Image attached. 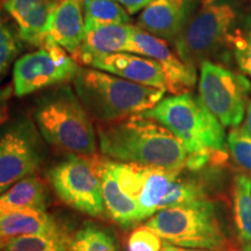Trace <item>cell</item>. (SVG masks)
Masks as SVG:
<instances>
[{
  "label": "cell",
  "mask_w": 251,
  "mask_h": 251,
  "mask_svg": "<svg viewBox=\"0 0 251 251\" xmlns=\"http://www.w3.org/2000/svg\"><path fill=\"white\" fill-rule=\"evenodd\" d=\"M80 70L79 64L69 52L46 40L36 51L21 56L14 63L13 90L17 97L62 85L74 80Z\"/></svg>",
  "instance_id": "obj_10"
},
{
  "label": "cell",
  "mask_w": 251,
  "mask_h": 251,
  "mask_svg": "<svg viewBox=\"0 0 251 251\" xmlns=\"http://www.w3.org/2000/svg\"><path fill=\"white\" fill-rule=\"evenodd\" d=\"M0 247H1V243H0Z\"/></svg>",
  "instance_id": "obj_39"
},
{
  "label": "cell",
  "mask_w": 251,
  "mask_h": 251,
  "mask_svg": "<svg viewBox=\"0 0 251 251\" xmlns=\"http://www.w3.org/2000/svg\"><path fill=\"white\" fill-rule=\"evenodd\" d=\"M63 226L46 211L0 213V243L19 236L41 235L62 230Z\"/></svg>",
  "instance_id": "obj_18"
},
{
  "label": "cell",
  "mask_w": 251,
  "mask_h": 251,
  "mask_svg": "<svg viewBox=\"0 0 251 251\" xmlns=\"http://www.w3.org/2000/svg\"><path fill=\"white\" fill-rule=\"evenodd\" d=\"M146 226L166 244L201 250H219L225 244L215 206L208 199L161 209Z\"/></svg>",
  "instance_id": "obj_5"
},
{
  "label": "cell",
  "mask_w": 251,
  "mask_h": 251,
  "mask_svg": "<svg viewBox=\"0 0 251 251\" xmlns=\"http://www.w3.org/2000/svg\"><path fill=\"white\" fill-rule=\"evenodd\" d=\"M90 67L102 70L124 79L150 87L168 91L169 85L163 68L155 59L130 54L114 52L93 58Z\"/></svg>",
  "instance_id": "obj_12"
},
{
  "label": "cell",
  "mask_w": 251,
  "mask_h": 251,
  "mask_svg": "<svg viewBox=\"0 0 251 251\" xmlns=\"http://www.w3.org/2000/svg\"><path fill=\"white\" fill-rule=\"evenodd\" d=\"M250 41H251V31H250Z\"/></svg>",
  "instance_id": "obj_38"
},
{
  "label": "cell",
  "mask_w": 251,
  "mask_h": 251,
  "mask_svg": "<svg viewBox=\"0 0 251 251\" xmlns=\"http://www.w3.org/2000/svg\"><path fill=\"white\" fill-rule=\"evenodd\" d=\"M141 114L159 122L183 143L188 155L186 168L190 170H200L207 164H221L227 158L224 126L199 96L191 92L175 94Z\"/></svg>",
  "instance_id": "obj_2"
},
{
  "label": "cell",
  "mask_w": 251,
  "mask_h": 251,
  "mask_svg": "<svg viewBox=\"0 0 251 251\" xmlns=\"http://www.w3.org/2000/svg\"><path fill=\"white\" fill-rule=\"evenodd\" d=\"M235 20L236 13L230 5H206L187 21L175 40L178 57L194 68L209 61L227 42Z\"/></svg>",
  "instance_id": "obj_8"
},
{
  "label": "cell",
  "mask_w": 251,
  "mask_h": 251,
  "mask_svg": "<svg viewBox=\"0 0 251 251\" xmlns=\"http://www.w3.org/2000/svg\"><path fill=\"white\" fill-rule=\"evenodd\" d=\"M242 129L251 136V100L248 101L246 111V121H244V126Z\"/></svg>",
  "instance_id": "obj_32"
},
{
  "label": "cell",
  "mask_w": 251,
  "mask_h": 251,
  "mask_svg": "<svg viewBox=\"0 0 251 251\" xmlns=\"http://www.w3.org/2000/svg\"><path fill=\"white\" fill-rule=\"evenodd\" d=\"M47 177L65 205L92 218L106 214L97 156H69L51 166Z\"/></svg>",
  "instance_id": "obj_6"
},
{
  "label": "cell",
  "mask_w": 251,
  "mask_h": 251,
  "mask_svg": "<svg viewBox=\"0 0 251 251\" xmlns=\"http://www.w3.org/2000/svg\"><path fill=\"white\" fill-rule=\"evenodd\" d=\"M250 81L212 61L200 64L199 97L225 127H237L246 117Z\"/></svg>",
  "instance_id": "obj_9"
},
{
  "label": "cell",
  "mask_w": 251,
  "mask_h": 251,
  "mask_svg": "<svg viewBox=\"0 0 251 251\" xmlns=\"http://www.w3.org/2000/svg\"><path fill=\"white\" fill-rule=\"evenodd\" d=\"M74 87L91 118L98 122L120 120L149 111L165 93L94 68H80Z\"/></svg>",
  "instance_id": "obj_4"
},
{
  "label": "cell",
  "mask_w": 251,
  "mask_h": 251,
  "mask_svg": "<svg viewBox=\"0 0 251 251\" xmlns=\"http://www.w3.org/2000/svg\"><path fill=\"white\" fill-rule=\"evenodd\" d=\"M34 119L50 146L71 155H96L98 136L92 118L68 84L41 94L35 101Z\"/></svg>",
  "instance_id": "obj_3"
},
{
  "label": "cell",
  "mask_w": 251,
  "mask_h": 251,
  "mask_svg": "<svg viewBox=\"0 0 251 251\" xmlns=\"http://www.w3.org/2000/svg\"><path fill=\"white\" fill-rule=\"evenodd\" d=\"M234 213L238 236L244 243H251V180L244 175L234 181Z\"/></svg>",
  "instance_id": "obj_24"
},
{
  "label": "cell",
  "mask_w": 251,
  "mask_h": 251,
  "mask_svg": "<svg viewBox=\"0 0 251 251\" xmlns=\"http://www.w3.org/2000/svg\"><path fill=\"white\" fill-rule=\"evenodd\" d=\"M162 238L148 226L137 227L128 238V251H161Z\"/></svg>",
  "instance_id": "obj_28"
},
{
  "label": "cell",
  "mask_w": 251,
  "mask_h": 251,
  "mask_svg": "<svg viewBox=\"0 0 251 251\" xmlns=\"http://www.w3.org/2000/svg\"><path fill=\"white\" fill-rule=\"evenodd\" d=\"M47 201L48 194L43 180L29 176L0 194V213L46 211Z\"/></svg>",
  "instance_id": "obj_20"
},
{
  "label": "cell",
  "mask_w": 251,
  "mask_h": 251,
  "mask_svg": "<svg viewBox=\"0 0 251 251\" xmlns=\"http://www.w3.org/2000/svg\"><path fill=\"white\" fill-rule=\"evenodd\" d=\"M100 152L112 161L134 163L181 172L187 151L168 128L152 119L135 114L111 122H98Z\"/></svg>",
  "instance_id": "obj_1"
},
{
  "label": "cell",
  "mask_w": 251,
  "mask_h": 251,
  "mask_svg": "<svg viewBox=\"0 0 251 251\" xmlns=\"http://www.w3.org/2000/svg\"><path fill=\"white\" fill-rule=\"evenodd\" d=\"M207 197L201 185L190 179H183L178 176L172 183L170 190L163 200L161 209L169 207L183 206L206 200Z\"/></svg>",
  "instance_id": "obj_26"
},
{
  "label": "cell",
  "mask_w": 251,
  "mask_h": 251,
  "mask_svg": "<svg viewBox=\"0 0 251 251\" xmlns=\"http://www.w3.org/2000/svg\"><path fill=\"white\" fill-rule=\"evenodd\" d=\"M69 251H120V248L111 231L86 222L70 238Z\"/></svg>",
  "instance_id": "obj_21"
},
{
  "label": "cell",
  "mask_w": 251,
  "mask_h": 251,
  "mask_svg": "<svg viewBox=\"0 0 251 251\" xmlns=\"http://www.w3.org/2000/svg\"><path fill=\"white\" fill-rule=\"evenodd\" d=\"M70 238L64 229L49 234L19 236L6 241L0 251H69Z\"/></svg>",
  "instance_id": "obj_22"
},
{
  "label": "cell",
  "mask_w": 251,
  "mask_h": 251,
  "mask_svg": "<svg viewBox=\"0 0 251 251\" xmlns=\"http://www.w3.org/2000/svg\"><path fill=\"white\" fill-rule=\"evenodd\" d=\"M236 50H235V56L238 67L241 70L251 76V41L246 42L243 40L236 41Z\"/></svg>",
  "instance_id": "obj_29"
},
{
  "label": "cell",
  "mask_w": 251,
  "mask_h": 251,
  "mask_svg": "<svg viewBox=\"0 0 251 251\" xmlns=\"http://www.w3.org/2000/svg\"><path fill=\"white\" fill-rule=\"evenodd\" d=\"M161 251H216V250H201V249H188V248L172 246V244H166Z\"/></svg>",
  "instance_id": "obj_33"
},
{
  "label": "cell",
  "mask_w": 251,
  "mask_h": 251,
  "mask_svg": "<svg viewBox=\"0 0 251 251\" xmlns=\"http://www.w3.org/2000/svg\"><path fill=\"white\" fill-rule=\"evenodd\" d=\"M227 148L234 161L247 171L251 172V136L243 129L229 131L227 136Z\"/></svg>",
  "instance_id": "obj_27"
},
{
  "label": "cell",
  "mask_w": 251,
  "mask_h": 251,
  "mask_svg": "<svg viewBox=\"0 0 251 251\" xmlns=\"http://www.w3.org/2000/svg\"><path fill=\"white\" fill-rule=\"evenodd\" d=\"M213 1H214V0H203V2H205V5H211Z\"/></svg>",
  "instance_id": "obj_35"
},
{
  "label": "cell",
  "mask_w": 251,
  "mask_h": 251,
  "mask_svg": "<svg viewBox=\"0 0 251 251\" xmlns=\"http://www.w3.org/2000/svg\"><path fill=\"white\" fill-rule=\"evenodd\" d=\"M42 135L28 115H19L0 128V194L33 176L45 159Z\"/></svg>",
  "instance_id": "obj_7"
},
{
  "label": "cell",
  "mask_w": 251,
  "mask_h": 251,
  "mask_svg": "<svg viewBox=\"0 0 251 251\" xmlns=\"http://www.w3.org/2000/svg\"><path fill=\"white\" fill-rule=\"evenodd\" d=\"M54 1H55V2H58V1H59V0H54Z\"/></svg>",
  "instance_id": "obj_37"
},
{
  "label": "cell",
  "mask_w": 251,
  "mask_h": 251,
  "mask_svg": "<svg viewBox=\"0 0 251 251\" xmlns=\"http://www.w3.org/2000/svg\"><path fill=\"white\" fill-rule=\"evenodd\" d=\"M134 26L131 25H103L90 28L85 31L83 43L72 57L78 64L90 65L93 58L99 56L127 52Z\"/></svg>",
  "instance_id": "obj_16"
},
{
  "label": "cell",
  "mask_w": 251,
  "mask_h": 251,
  "mask_svg": "<svg viewBox=\"0 0 251 251\" xmlns=\"http://www.w3.org/2000/svg\"><path fill=\"white\" fill-rule=\"evenodd\" d=\"M127 52L142 55L158 62L168 80L169 92L174 94L190 93L196 86V68L184 63L178 55L172 52L164 40L151 35L148 31L134 26Z\"/></svg>",
  "instance_id": "obj_11"
},
{
  "label": "cell",
  "mask_w": 251,
  "mask_h": 251,
  "mask_svg": "<svg viewBox=\"0 0 251 251\" xmlns=\"http://www.w3.org/2000/svg\"><path fill=\"white\" fill-rule=\"evenodd\" d=\"M187 0H152L137 19V27L162 40L174 41L188 21Z\"/></svg>",
  "instance_id": "obj_14"
},
{
  "label": "cell",
  "mask_w": 251,
  "mask_h": 251,
  "mask_svg": "<svg viewBox=\"0 0 251 251\" xmlns=\"http://www.w3.org/2000/svg\"><path fill=\"white\" fill-rule=\"evenodd\" d=\"M57 2L54 0H5L4 8L18 27L23 42L31 46L45 45L52 11Z\"/></svg>",
  "instance_id": "obj_13"
},
{
  "label": "cell",
  "mask_w": 251,
  "mask_h": 251,
  "mask_svg": "<svg viewBox=\"0 0 251 251\" xmlns=\"http://www.w3.org/2000/svg\"><path fill=\"white\" fill-rule=\"evenodd\" d=\"M242 251H251V243H244Z\"/></svg>",
  "instance_id": "obj_34"
},
{
  "label": "cell",
  "mask_w": 251,
  "mask_h": 251,
  "mask_svg": "<svg viewBox=\"0 0 251 251\" xmlns=\"http://www.w3.org/2000/svg\"><path fill=\"white\" fill-rule=\"evenodd\" d=\"M99 174L106 214L122 228H129L140 221L139 205L120 188L106 159H99Z\"/></svg>",
  "instance_id": "obj_17"
},
{
  "label": "cell",
  "mask_w": 251,
  "mask_h": 251,
  "mask_svg": "<svg viewBox=\"0 0 251 251\" xmlns=\"http://www.w3.org/2000/svg\"><path fill=\"white\" fill-rule=\"evenodd\" d=\"M86 1H90V0H81V2H86Z\"/></svg>",
  "instance_id": "obj_36"
},
{
  "label": "cell",
  "mask_w": 251,
  "mask_h": 251,
  "mask_svg": "<svg viewBox=\"0 0 251 251\" xmlns=\"http://www.w3.org/2000/svg\"><path fill=\"white\" fill-rule=\"evenodd\" d=\"M81 0H59L52 11L47 40L74 56L85 37V19Z\"/></svg>",
  "instance_id": "obj_15"
},
{
  "label": "cell",
  "mask_w": 251,
  "mask_h": 251,
  "mask_svg": "<svg viewBox=\"0 0 251 251\" xmlns=\"http://www.w3.org/2000/svg\"><path fill=\"white\" fill-rule=\"evenodd\" d=\"M14 93L13 86L6 85L0 87V125L5 121L7 115L9 100L12 98V94Z\"/></svg>",
  "instance_id": "obj_30"
},
{
  "label": "cell",
  "mask_w": 251,
  "mask_h": 251,
  "mask_svg": "<svg viewBox=\"0 0 251 251\" xmlns=\"http://www.w3.org/2000/svg\"><path fill=\"white\" fill-rule=\"evenodd\" d=\"M117 1L124 6L128 13L135 14L146 6H148L152 0H117Z\"/></svg>",
  "instance_id": "obj_31"
},
{
  "label": "cell",
  "mask_w": 251,
  "mask_h": 251,
  "mask_svg": "<svg viewBox=\"0 0 251 251\" xmlns=\"http://www.w3.org/2000/svg\"><path fill=\"white\" fill-rule=\"evenodd\" d=\"M179 175L180 172L143 166L142 184L139 196L136 198L140 221L151 218L157 212L161 211L163 200L170 190L174 180Z\"/></svg>",
  "instance_id": "obj_19"
},
{
  "label": "cell",
  "mask_w": 251,
  "mask_h": 251,
  "mask_svg": "<svg viewBox=\"0 0 251 251\" xmlns=\"http://www.w3.org/2000/svg\"><path fill=\"white\" fill-rule=\"evenodd\" d=\"M2 7L0 0V79L23 48V40L2 13Z\"/></svg>",
  "instance_id": "obj_25"
},
{
  "label": "cell",
  "mask_w": 251,
  "mask_h": 251,
  "mask_svg": "<svg viewBox=\"0 0 251 251\" xmlns=\"http://www.w3.org/2000/svg\"><path fill=\"white\" fill-rule=\"evenodd\" d=\"M85 29L103 25H128L129 13L117 0H90L83 2Z\"/></svg>",
  "instance_id": "obj_23"
}]
</instances>
